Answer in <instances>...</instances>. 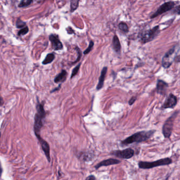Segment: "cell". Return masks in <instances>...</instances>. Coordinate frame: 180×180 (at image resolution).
<instances>
[{
    "label": "cell",
    "mask_w": 180,
    "mask_h": 180,
    "mask_svg": "<svg viewBox=\"0 0 180 180\" xmlns=\"http://www.w3.org/2000/svg\"><path fill=\"white\" fill-rule=\"evenodd\" d=\"M37 99V103L36 105L37 112L34 116V131L36 136L40 135V130L43 127V119L45 118L46 112L44 110V101L41 103L39 102L38 98Z\"/></svg>",
    "instance_id": "1"
},
{
    "label": "cell",
    "mask_w": 180,
    "mask_h": 180,
    "mask_svg": "<svg viewBox=\"0 0 180 180\" xmlns=\"http://www.w3.org/2000/svg\"><path fill=\"white\" fill-rule=\"evenodd\" d=\"M155 132V130L139 132L125 139L123 141H121V145H127L134 143H141L147 141L151 137L153 136Z\"/></svg>",
    "instance_id": "2"
},
{
    "label": "cell",
    "mask_w": 180,
    "mask_h": 180,
    "mask_svg": "<svg viewBox=\"0 0 180 180\" xmlns=\"http://www.w3.org/2000/svg\"><path fill=\"white\" fill-rule=\"evenodd\" d=\"M172 163V160L171 159L166 157L151 162L141 161L139 163V168L142 169H150L160 166H168Z\"/></svg>",
    "instance_id": "3"
},
{
    "label": "cell",
    "mask_w": 180,
    "mask_h": 180,
    "mask_svg": "<svg viewBox=\"0 0 180 180\" xmlns=\"http://www.w3.org/2000/svg\"><path fill=\"white\" fill-rule=\"evenodd\" d=\"M179 51V47L175 46L168 51L163 57V67L164 68H168L171 66L173 62L175 61V59L177 57V54Z\"/></svg>",
    "instance_id": "4"
},
{
    "label": "cell",
    "mask_w": 180,
    "mask_h": 180,
    "mask_svg": "<svg viewBox=\"0 0 180 180\" xmlns=\"http://www.w3.org/2000/svg\"><path fill=\"white\" fill-rule=\"evenodd\" d=\"M159 26L154 27L143 33L140 36V39L142 43H148L152 41L159 35Z\"/></svg>",
    "instance_id": "5"
},
{
    "label": "cell",
    "mask_w": 180,
    "mask_h": 180,
    "mask_svg": "<svg viewBox=\"0 0 180 180\" xmlns=\"http://www.w3.org/2000/svg\"><path fill=\"white\" fill-rule=\"evenodd\" d=\"M179 112H175L166 121L165 123L163 125L162 128V133L165 138H170L171 136L173 130L174 121L175 118L177 117Z\"/></svg>",
    "instance_id": "6"
},
{
    "label": "cell",
    "mask_w": 180,
    "mask_h": 180,
    "mask_svg": "<svg viewBox=\"0 0 180 180\" xmlns=\"http://www.w3.org/2000/svg\"><path fill=\"white\" fill-rule=\"evenodd\" d=\"M134 150L131 148H128L122 151L117 150L111 152V154L112 155L123 159H130L134 155Z\"/></svg>",
    "instance_id": "7"
},
{
    "label": "cell",
    "mask_w": 180,
    "mask_h": 180,
    "mask_svg": "<svg viewBox=\"0 0 180 180\" xmlns=\"http://www.w3.org/2000/svg\"><path fill=\"white\" fill-rule=\"evenodd\" d=\"M175 3L172 1H169L163 4L158 8L157 11L151 15L150 18L153 19L156 18L159 15L162 14L165 12H168L173 9L175 6Z\"/></svg>",
    "instance_id": "8"
},
{
    "label": "cell",
    "mask_w": 180,
    "mask_h": 180,
    "mask_svg": "<svg viewBox=\"0 0 180 180\" xmlns=\"http://www.w3.org/2000/svg\"><path fill=\"white\" fill-rule=\"evenodd\" d=\"M49 39L51 42L52 48L54 50H61L63 49V44L60 40L58 35L55 34H51L49 37Z\"/></svg>",
    "instance_id": "9"
},
{
    "label": "cell",
    "mask_w": 180,
    "mask_h": 180,
    "mask_svg": "<svg viewBox=\"0 0 180 180\" xmlns=\"http://www.w3.org/2000/svg\"><path fill=\"white\" fill-rule=\"evenodd\" d=\"M37 139H38L39 142L40 143V144L41 145L42 149L43 151L44 152L45 155L47 157L48 161L50 162V146L48 144L47 141H46L44 139H42L40 135L37 136Z\"/></svg>",
    "instance_id": "10"
},
{
    "label": "cell",
    "mask_w": 180,
    "mask_h": 180,
    "mask_svg": "<svg viewBox=\"0 0 180 180\" xmlns=\"http://www.w3.org/2000/svg\"><path fill=\"white\" fill-rule=\"evenodd\" d=\"M177 98L172 94L168 95V97L166 99V101L163 105V108H173L177 105Z\"/></svg>",
    "instance_id": "11"
},
{
    "label": "cell",
    "mask_w": 180,
    "mask_h": 180,
    "mask_svg": "<svg viewBox=\"0 0 180 180\" xmlns=\"http://www.w3.org/2000/svg\"><path fill=\"white\" fill-rule=\"evenodd\" d=\"M121 163V161L117 159H105L101 161V162L98 163L97 165L94 166V168L96 169H98L102 166H112Z\"/></svg>",
    "instance_id": "12"
},
{
    "label": "cell",
    "mask_w": 180,
    "mask_h": 180,
    "mask_svg": "<svg viewBox=\"0 0 180 180\" xmlns=\"http://www.w3.org/2000/svg\"><path fill=\"white\" fill-rule=\"evenodd\" d=\"M168 88V84L162 80H158L157 83V89L158 94L161 95L166 94Z\"/></svg>",
    "instance_id": "13"
},
{
    "label": "cell",
    "mask_w": 180,
    "mask_h": 180,
    "mask_svg": "<svg viewBox=\"0 0 180 180\" xmlns=\"http://www.w3.org/2000/svg\"><path fill=\"white\" fill-rule=\"evenodd\" d=\"M108 68L107 67H105L103 68L101 72V76L99 78V81L98 83L97 86L96 87V89L97 90H101V89L103 87V84H104V81L106 77L107 72Z\"/></svg>",
    "instance_id": "14"
},
{
    "label": "cell",
    "mask_w": 180,
    "mask_h": 180,
    "mask_svg": "<svg viewBox=\"0 0 180 180\" xmlns=\"http://www.w3.org/2000/svg\"><path fill=\"white\" fill-rule=\"evenodd\" d=\"M112 46L113 49L115 50L116 52L120 53L121 51V45L118 37L116 35L114 36L112 39Z\"/></svg>",
    "instance_id": "15"
},
{
    "label": "cell",
    "mask_w": 180,
    "mask_h": 180,
    "mask_svg": "<svg viewBox=\"0 0 180 180\" xmlns=\"http://www.w3.org/2000/svg\"><path fill=\"white\" fill-rule=\"evenodd\" d=\"M67 72L65 70H62L60 73H59L54 79V82L55 83H62L65 81L67 79Z\"/></svg>",
    "instance_id": "16"
},
{
    "label": "cell",
    "mask_w": 180,
    "mask_h": 180,
    "mask_svg": "<svg viewBox=\"0 0 180 180\" xmlns=\"http://www.w3.org/2000/svg\"><path fill=\"white\" fill-rule=\"evenodd\" d=\"M55 59V55L52 53H48L44 60L42 61V63L43 65H46L51 63L53 62V60Z\"/></svg>",
    "instance_id": "17"
},
{
    "label": "cell",
    "mask_w": 180,
    "mask_h": 180,
    "mask_svg": "<svg viewBox=\"0 0 180 180\" xmlns=\"http://www.w3.org/2000/svg\"><path fill=\"white\" fill-rule=\"evenodd\" d=\"M79 1L72 0L70 1V12L72 13L77 10L79 6Z\"/></svg>",
    "instance_id": "18"
},
{
    "label": "cell",
    "mask_w": 180,
    "mask_h": 180,
    "mask_svg": "<svg viewBox=\"0 0 180 180\" xmlns=\"http://www.w3.org/2000/svg\"><path fill=\"white\" fill-rule=\"evenodd\" d=\"M33 2V1L32 0H23L20 2V3L19 4V7L21 8H26L27 6H29Z\"/></svg>",
    "instance_id": "19"
},
{
    "label": "cell",
    "mask_w": 180,
    "mask_h": 180,
    "mask_svg": "<svg viewBox=\"0 0 180 180\" xmlns=\"http://www.w3.org/2000/svg\"><path fill=\"white\" fill-rule=\"evenodd\" d=\"M26 22L22 21L21 19V18H18L17 20L16 21V27L18 29H22L27 26Z\"/></svg>",
    "instance_id": "20"
},
{
    "label": "cell",
    "mask_w": 180,
    "mask_h": 180,
    "mask_svg": "<svg viewBox=\"0 0 180 180\" xmlns=\"http://www.w3.org/2000/svg\"><path fill=\"white\" fill-rule=\"evenodd\" d=\"M119 29L123 31L124 32H128V27L126 24L124 22H121L118 25Z\"/></svg>",
    "instance_id": "21"
},
{
    "label": "cell",
    "mask_w": 180,
    "mask_h": 180,
    "mask_svg": "<svg viewBox=\"0 0 180 180\" xmlns=\"http://www.w3.org/2000/svg\"><path fill=\"white\" fill-rule=\"evenodd\" d=\"M29 28L26 26V27H24L23 28L21 29V30H20L19 31V32L18 33V35L19 36H24V35H26V34H27L29 32Z\"/></svg>",
    "instance_id": "22"
},
{
    "label": "cell",
    "mask_w": 180,
    "mask_h": 180,
    "mask_svg": "<svg viewBox=\"0 0 180 180\" xmlns=\"http://www.w3.org/2000/svg\"><path fill=\"white\" fill-rule=\"evenodd\" d=\"M80 66H81V63H79L78 65H77V66L72 70V73H71V77H70L71 79H72L74 76H75L78 74V71H79V70L80 67Z\"/></svg>",
    "instance_id": "23"
},
{
    "label": "cell",
    "mask_w": 180,
    "mask_h": 180,
    "mask_svg": "<svg viewBox=\"0 0 180 180\" xmlns=\"http://www.w3.org/2000/svg\"><path fill=\"white\" fill-rule=\"evenodd\" d=\"M94 42L92 41H91L90 42L88 47L87 48L86 50H85V51L83 52V54H87L89 53L92 51V49L93 47H94Z\"/></svg>",
    "instance_id": "24"
},
{
    "label": "cell",
    "mask_w": 180,
    "mask_h": 180,
    "mask_svg": "<svg viewBox=\"0 0 180 180\" xmlns=\"http://www.w3.org/2000/svg\"><path fill=\"white\" fill-rule=\"evenodd\" d=\"M75 49L76 50L77 53H78V58H77V59H76V60L75 61H74V62H72V63H73V64L74 63H76V62H78V61H79L80 59V58H81V55H82L81 51L80 49L79 48L76 47L75 48Z\"/></svg>",
    "instance_id": "25"
},
{
    "label": "cell",
    "mask_w": 180,
    "mask_h": 180,
    "mask_svg": "<svg viewBox=\"0 0 180 180\" xmlns=\"http://www.w3.org/2000/svg\"><path fill=\"white\" fill-rule=\"evenodd\" d=\"M136 99H137V98L136 97H133L131 98H130V99L129 101H128V103H129V105H132L133 103H135V101H136Z\"/></svg>",
    "instance_id": "26"
},
{
    "label": "cell",
    "mask_w": 180,
    "mask_h": 180,
    "mask_svg": "<svg viewBox=\"0 0 180 180\" xmlns=\"http://www.w3.org/2000/svg\"><path fill=\"white\" fill-rule=\"evenodd\" d=\"M66 30L67 31V32L70 34H71L72 33H74V31L73 29L71 28V27H69L66 29Z\"/></svg>",
    "instance_id": "27"
},
{
    "label": "cell",
    "mask_w": 180,
    "mask_h": 180,
    "mask_svg": "<svg viewBox=\"0 0 180 180\" xmlns=\"http://www.w3.org/2000/svg\"><path fill=\"white\" fill-rule=\"evenodd\" d=\"M86 180H96V177L93 175H90L86 178Z\"/></svg>",
    "instance_id": "28"
},
{
    "label": "cell",
    "mask_w": 180,
    "mask_h": 180,
    "mask_svg": "<svg viewBox=\"0 0 180 180\" xmlns=\"http://www.w3.org/2000/svg\"><path fill=\"white\" fill-rule=\"evenodd\" d=\"M61 84L60 83V85H59V86L58 87H57L56 88L54 89H53L52 91H51V93H52L53 92H56V91H58V90H59L60 88V87H61Z\"/></svg>",
    "instance_id": "29"
},
{
    "label": "cell",
    "mask_w": 180,
    "mask_h": 180,
    "mask_svg": "<svg viewBox=\"0 0 180 180\" xmlns=\"http://www.w3.org/2000/svg\"><path fill=\"white\" fill-rule=\"evenodd\" d=\"M3 98H2V97H1V95H0V106H1V105L3 104Z\"/></svg>",
    "instance_id": "30"
},
{
    "label": "cell",
    "mask_w": 180,
    "mask_h": 180,
    "mask_svg": "<svg viewBox=\"0 0 180 180\" xmlns=\"http://www.w3.org/2000/svg\"><path fill=\"white\" fill-rule=\"evenodd\" d=\"M2 173V168L1 164V162H0V177H1Z\"/></svg>",
    "instance_id": "31"
},
{
    "label": "cell",
    "mask_w": 180,
    "mask_h": 180,
    "mask_svg": "<svg viewBox=\"0 0 180 180\" xmlns=\"http://www.w3.org/2000/svg\"><path fill=\"white\" fill-rule=\"evenodd\" d=\"M0 137H1V132H0Z\"/></svg>",
    "instance_id": "32"
}]
</instances>
